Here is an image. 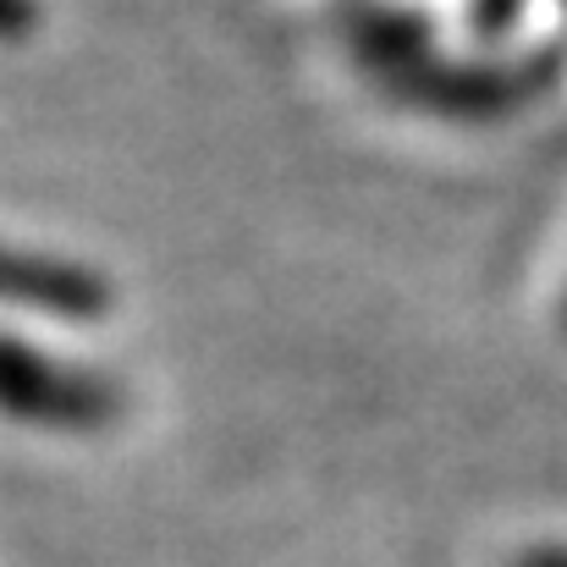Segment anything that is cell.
I'll return each instance as SVG.
<instances>
[{
    "instance_id": "1",
    "label": "cell",
    "mask_w": 567,
    "mask_h": 567,
    "mask_svg": "<svg viewBox=\"0 0 567 567\" xmlns=\"http://www.w3.org/2000/svg\"><path fill=\"white\" fill-rule=\"evenodd\" d=\"M6 408L11 419H28L44 430H105L122 419V391L105 375L66 370L61 359L11 337L6 342Z\"/></svg>"
},
{
    "instance_id": "2",
    "label": "cell",
    "mask_w": 567,
    "mask_h": 567,
    "mask_svg": "<svg viewBox=\"0 0 567 567\" xmlns=\"http://www.w3.org/2000/svg\"><path fill=\"white\" fill-rule=\"evenodd\" d=\"M557 61H546L540 72H513V66H463V61H424L402 78H391L385 89L402 105H419L430 116H452V122H496L507 111H518L540 78H551Z\"/></svg>"
},
{
    "instance_id": "3",
    "label": "cell",
    "mask_w": 567,
    "mask_h": 567,
    "mask_svg": "<svg viewBox=\"0 0 567 567\" xmlns=\"http://www.w3.org/2000/svg\"><path fill=\"white\" fill-rule=\"evenodd\" d=\"M6 292H11V303L72 320V326H94L116 303L111 281L94 265H78V259H61V254H28V248H17L6 259Z\"/></svg>"
},
{
    "instance_id": "4",
    "label": "cell",
    "mask_w": 567,
    "mask_h": 567,
    "mask_svg": "<svg viewBox=\"0 0 567 567\" xmlns=\"http://www.w3.org/2000/svg\"><path fill=\"white\" fill-rule=\"evenodd\" d=\"M518 6H524V0H474V6H468V28L485 33V39H496V33H507V28L518 22Z\"/></svg>"
},
{
    "instance_id": "5",
    "label": "cell",
    "mask_w": 567,
    "mask_h": 567,
    "mask_svg": "<svg viewBox=\"0 0 567 567\" xmlns=\"http://www.w3.org/2000/svg\"><path fill=\"white\" fill-rule=\"evenodd\" d=\"M513 567H567V546H535V551H524Z\"/></svg>"
},
{
    "instance_id": "6",
    "label": "cell",
    "mask_w": 567,
    "mask_h": 567,
    "mask_svg": "<svg viewBox=\"0 0 567 567\" xmlns=\"http://www.w3.org/2000/svg\"><path fill=\"white\" fill-rule=\"evenodd\" d=\"M33 22V6L28 0H6V39H22Z\"/></svg>"
},
{
    "instance_id": "7",
    "label": "cell",
    "mask_w": 567,
    "mask_h": 567,
    "mask_svg": "<svg viewBox=\"0 0 567 567\" xmlns=\"http://www.w3.org/2000/svg\"><path fill=\"white\" fill-rule=\"evenodd\" d=\"M563 331H567V298H563Z\"/></svg>"
}]
</instances>
